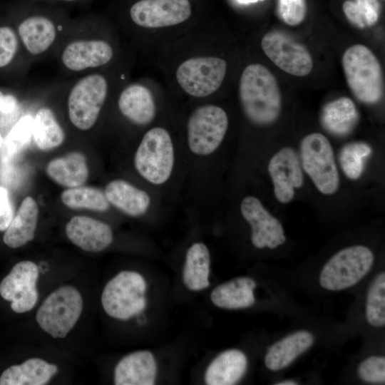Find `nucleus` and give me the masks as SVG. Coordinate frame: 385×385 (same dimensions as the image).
<instances>
[{
    "mask_svg": "<svg viewBox=\"0 0 385 385\" xmlns=\"http://www.w3.org/2000/svg\"><path fill=\"white\" fill-rule=\"evenodd\" d=\"M239 96L243 112L251 123L267 125L279 118L282 98L278 83L263 65L253 63L244 69Z\"/></svg>",
    "mask_w": 385,
    "mask_h": 385,
    "instance_id": "obj_1",
    "label": "nucleus"
},
{
    "mask_svg": "<svg viewBox=\"0 0 385 385\" xmlns=\"http://www.w3.org/2000/svg\"><path fill=\"white\" fill-rule=\"evenodd\" d=\"M176 151L169 132L162 127L148 130L133 157L140 176L153 186L160 187L171 178L175 168Z\"/></svg>",
    "mask_w": 385,
    "mask_h": 385,
    "instance_id": "obj_2",
    "label": "nucleus"
},
{
    "mask_svg": "<svg viewBox=\"0 0 385 385\" xmlns=\"http://www.w3.org/2000/svg\"><path fill=\"white\" fill-rule=\"evenodd\" d=\"M342 62L354 97L368 105L379 102L384 93L382 69L373 52L362 44H355L344 51Z\"/></svg>",
    "mask_w": 385,
    "mask_h": 385,
    "instance_id": "obj_3",
    "label": "nucleus"
},
{
    "mask_svg": "<svg viewBox=\"0 0 385 385\" xmlns=\"http://www.w3.org/2000/svg\"><path fill=\"white\" fill-rule=\"evenodd\" d=\"M24 14L17 28L23 46L31 56L45 53L56 41L65 11L59 6L28 0Z\"/></svg>",
    "mask_w": 385,
    "mask_h": 385,
    "instance_id": "obj_4",
    "label": "nucleus"
},
{
    "mask_svg": "<svg viewBox=\"0 0 385 385\" xmlns=\"http://www.w3.org/2000/svg\"><path fill=\"white\" fill-rule=\"evenodd\" d=\"M83 306L79 291L64 285L45 299L36 312V319L41 329L53 338H64L77 323Z\"/></svg>",
    "mask_w": 385,
    "mask_h": 385,
    "instance_id": "obj_5",
    "label": "nucleus"
},
{
    "mask_svg": "<svg viewBox=\"0 0 385 385\" xmlns=\"http://www.w3.org/2000/svg\"><path fill=\"white\" fill-rule=\"evenodd\" d=\"M299 158L302 169L322 194L335 193L339 186V175L332 146L322 133H312L300 143Z\"/></svg>",
    "mask_w": 385,
    "mask_h": 385,
    "instance_id": "obj_6",
    "label": "nucleus"
},
{
    "mask_svg": "<svg viewBox=\"0 0 385 385\" xmlns=\"http://www.w3.org/2000/svg\"><path fill=\"white\" fill-rule=\"evenodd\" d=\"M146 282L141 274L123 271L110 279L103 288L101 304L110 317L127 320L145 307Z\"/></svg>",
    "mask_w": 385,
    "mask_h": 385,
    "instance_id": "obj_7",
    "label": "nucleus"
},
{
    "mask_svg": "<svg viewBox=\"0 0 385 385\" xmlns=\"http://www.w3.org/2000/svg\"><path fill=\"white\" fill-rule=\"evenodd\" d=\"M108 82L101 73H89L71 88L68 114L71 123L81 130L91 129L96 123L108 95Z\"/></svg>",
    "mask_w": 385,
    "mask_h": 385,
    "instance_id": "obj_8",
    "label": "nucleus"
},
{
    "mask_svg": "<svg viewBox=\"0 0 385 385\" xmlns=\"http://www.w3.org/2000/svg\"><path fill=\"white\" fill-rule=\"evenodd\" d=\"M228 128L226 112L215 105L196 108L187 123V144L190 152L199 158L212 155L222 144Z\"/></svg>",
    "mask_w": 385,
    "mask_h": 385,
    "instance_id": "obj_9",
    "label": "nucleus"
},
{
    "mask_svg": "<svg viewBox=\"0 0 385 385\" xmlns=\"http://www.w3.org/2000/svg\"><path fill=\"white\" fill-rule=\"evenodd\" d=\"M374 262L371 250L354 245L336 253L321 271L319 283L328 290L338 291L356 284L370 270Z\"/></svg>",
    "mask_w": 385,
    "mask_h": 385,
    "instance_id": "obj_10",
    "label": "nucleus"
},
{
    "mask_svg": "<svg viewBox=\"0 0 385 385\" xmlns=\"http://www.w3.org/2000/svg\"><path fill=\"white\" fill-rule=\"evenodd\" d=\"M227 71L225 60L214 56L195 57L183 62L177 69L176 78L189 95L202 98L216 91Z\"/></svg>",
    "mask_w": 385,
    "mask_h": 385,
    "instance_id": "obj_11",
    "label": "nucleus"
},
{
    "mask_svg": "<svg viewBox=\"0 0 385 385\" xmlns=\"http://www.w3.org/2000/svg\"><path fill=\"white\" fill-rule=\"evenodd\" d=\"M261 46L266 56L289 74L304 76L312 70L313 61L307 49L283 32L266 34Z\"/></svg>",
    "mask_w": 385,
    "mask_h": 385,
    "instance_id": "obj_12",
    "label": "nucleus"
},
{
    "mask_svg": "<svg viewBox=\"0 0 385 385\" xmlns=\"http://www.w3.org/2000/svg\"><path fill=\"white\" fill-rule=\"evenodd\" d=\"M38 266L32 261L25 260L16 264L1 280L0 295L11 302L14 312L24 313L34 307L38 297Z\"/></svg>",
    "mask_w": 385,
    "mask_h": 385,
    "instance_id": "obj_13",
    "label": "nucleus"
},
{
    "mask_svg": "<svg viewBox=\"0 0 385 385\" xmlns=\"http://www.w3.org/2000/svg\"><path fill=\"white\" fill-rule=\"evenodd\" d=\"M192 13L189 0H138L129 9V16L136 25L148 29L181 24Z\"/></svg>",
    "mask_w": 385,
    "mask_h": 385,
    "instance_id": "obj_14",
    "label": "nucleus"
},
{
    "mask_svg": "<svg viewBox=\"0 0 385 385\" xmlns=\"http://www.w3.org/2000/svg\"><path fill=\"white\" fill-rule=\"evenodd\" d=\"M240 212L251 227V241L255 247L274 249L286 241L279 220L270 214L257 197H245L240 203Z\"/></svg>",
    "mask_w": 385,
    "mask_h": 385,
    "instance_id": "obj_15",
    "label": "nucleus"
},
{
    "mask_svg": "<svg viewBox=\"0 0 385 385\" xmlns=\"http://www.w3.org/2000/svg\"><path fill=\"white\" fill-rule=\"evenodd\" d=\"M267 170L276 199L281 203L289 202L294 198L295 189L304 184L299 155L292 148L284 147L271 158Z\"/></svg>",
    "mask_w": 385,
    "mask_h": 385,
    "instance_id": "obj_16",
    "label": "nucleus"
},
{
    "mask_svg": "<svg viewBox=\"0 0 385 385\" xmlns=\"http://www.w3.org/2000/svg\"><path fill=\"white\" fill-rule=\"evenodd\" d=\"M112 46L98 38H78L67 43L61 53V62L71 72H81L107 64L113 58Z\"/></svg>",
    "mask_w": 385,
    "mask_h": 385,
    "instance_id": "obj_17",
    "label": "nucleus"
},
{
    "mask_svg": "<svg viewBox=\"0 0 385 385\" xmlns=\"http://www.w3.org/2000/svg\"><path fill=\"white\" fill-rule=\"evenodd\" d=\"M68 240L81 250L98 252L113 242V235L106 223L86 216H74L66 225Z\"/></svg>",
    "mask_w": 385,
    "mask_h": 385,
    "instance_id": "obj_18",
    "label": "nucleus"
},
{
    "mask_svg": "<svg viewBox=\"0 0 385 385\" xmlns=\"http://www.w3.org/2000/svg\"><path fill=\"white\" fill-rule=\"evenodd\" d=\"M157 365L153 354L148 351L130 353L121 359L114 369L116 385H153Z\"/></svg>",
    "mask_w": 385,
    "mask_h": 385,
    "instance_id": "obj_19",
    "label": "nucleus"
},
{
    "mask_svg": "<svg viewBox=\"0 0 385 385\" xmlns=\"http://www.w3.org/2000/svg\"><path fill=\"white\" fill-rule=\"evenodd\" d=\"M104 193L110 205L130 217L145 215L152 205V197L147 191L125 180H111Z\"/></svg>",
    "mask_w": 385,
    "mask_h": 385,
    "instance_id": "obj_20",
    "label": "nucleus"
},
{
    "mask_svg": "<svg viewBox=\"0 0 385 385\" xmlns=\"http://www.w3.org/2000/svg\"><path fill=\"white\" fill-rule=\"evenodd\" d=\"M118 106L125 118L138 125L150 124L155 116L153 94L148 88L139 83L130 84L123 90Z\"/></svg>",
    "mask_w": 385,
    "mask_h": 385,
    "instance_id": "obj_21",
    "label": "nucleus"
},
{
    "mask_svg": "<svg viewBox=\"0 0 385 385\" xmlns=\"http://www.w3.org/2000/svg\"><path fill=\"white\" fill-rule=\"evenodd\" d=\"M359 119V115L354 103L347 97H341L327 103L320 115L324 129L338 137L349 135Z\"/></svg>",
    "mask_w": 385,
    "mask_h": 385,
    "instance_id": "obj_22",
    "label": "nucleus"
},
{
    "mask_svg": "<svg viewBox=\"0 0 385 385\" xmlns=\"http://www.w3.org/2000/svg\"><path fill=\"white\" fill-rule=\"evenodd\" d=\"M245 354L237 349L220 354L207 366L205 381L208 385H232L243 376L247 369Z\"/></svg>",
    "mask_w": 385,
    "mask_h": 385,
    "instance_id": "obj_23",
    "label": "nucleus"
},
{
    "mask_svg": "<svg viewBox=\"0 0 385 385\" xmlns=\"http://www.w3.org/2000/svg\"><path fill=\"white\" fill-rule=\"evenodd\" d=\"M58 372V367L40 358L12 365L0 376V385H44Z\"/></svg>",
    "mask_w": 385,
    "mask_h": 385,
    "instance_id": "obj_24",
    "label": "nucleus"
},
{
    "mask_svg": "<svg viewBox=\"0 0 385 385\" xmlns=\"http://www.w3.org/2000/svg\"><path fill=\"white\" fill-rule=\"evenodd\" d=\"M38 216L36 202L25 197L3 236L4 242L11 248H18L31 241L35 236Z\"/></svg>",
    "mask_w": 385,
    "mask_h": 385,
    "instance_id": "obj_25",
    "label": "nucleus"
},
{
    "mask_svg": "<svg viewBox=\"0 0 385 385\" xmlns=\"http://www.w3.org/2000/svg\"><path fill=\"white\" fill-rule=\"evenodd\" d=\"M46 172L55 183L68 188L82 185L89 174L85 155L76 151L51 160Z\"/></svg>",
    "mask_w": 385,
    "mask_h": 385,
    "instance_id": "obj_26",
    "label": "nucleus"
},
{
    "mask_svg": "<svg viewBox=\"0 0 385 385\" xmlns=\"http://www.w3.org/2000/svg\"><path fill=\"white\" fill-rule=\"evenodd\" d=\"M314 342V336L307 331L294 332L273 344L265 358L266 366L272 371L282 369L307 350Z\"/></svg>",
    "mask_w": 385,
    "mask_h": 385,
    "instance_id": "obj_27",
    "label": "nucleus"
},
{
    "mask_svg": "<svg viewBox=\"0 0 385 385\" xmlns=\"http://www.w3.org/2000/svg\"><path fill=\"white\" fill-rule=\"evenodd\" d=\"M256 285L250 277L237 278L216 287L210 294V299L220 308H247L255 302L253 289Z\"/></svg>",
    "mask_w": 385,
    "mask_h": 385,
    "instance_id": "obj_28",
    "label": "nucleus"
},
{
    "mask_svg": "<svg viewBox=\"0 0 385 385\" xmlns=\"http://www.w3.org/2000/svg\"><path fill=\"white\" fill-rule=\"evenodd\" d=\"M210 256L205 244L193 243L187 250L183 271L185 285L192 291H200L210 285Z\"/></svg>",
    "mask_w": 385,
    "mask_h": 385,
    "instance_id": "obj_29",
    "label": "nucleus"
},
{
    "mask_svg": "<svg viewBox=\"0 0 385 385\" xmlns=\"http://www.w3.org/2000/svg\"><path fill=\"white\" fill-rule=\"evenodd\" d=\"M32 139L37 148L43 151L63 143L64 131L49 108H39L32 118Z\"/></svg>",
    "mask_w": 385,
    "mask_h": 385,
    "instance_id": "obj_30",
    "label": "nucleus"
},
{
    "mask_svg": "<svg viewBox=\"0 0 385 385\" xmlns=\"http://www.w3.org/2000/svg\"><path fill=\"white\" fill-rule=\"evenodd\" d=\"M62 202L71 209L105 212L110 206L104 191L92 187L69 188L61 195Z\"/></svg>",
    "mask_w": 385,
    "mask_h": 385,
    "instance_id": "obj_31",
    "label": "nucleus"
},
{
    "mask_svg": "<svg viewBox=\"0 0 385 385\" xmlns=\"http://www.w3.org/2000/svg\"><path fill=\"white\" fill-rule=\"evenodd\" d=\"M342 9L349 22L361 29L375 25L381 13L378 0H346Z\"/></svg>",
    "mask_w": 385,
    "mask_h": 385,
    "instance_id": "obj_32",
    "label": "nucleus"
},
{
    "mask_svg": "<svg viewBox=\"0 0 385 385\" xmlns=\"http://www.w3.org/2000/svg\"><path fill=\"white\" fill-rule=\"evenodd\" d=\"M371 152V148L364 142L344 145L339 152V161L344 175L351 180L359 178L364 172L365 160Z\"/></svg>",
    "mask_w": 385,
    "mask_h": 385,
    "instance_id": "obj_33",
    "label": "nucleus"
},
{
    "mask_svg": "<svg viewBox=\"0 0 385 385\" xmlns=\"http://www.w3.org/2000/svg\"><path fill=\"white\" fill-rule=\"evenodd\" d=\"M366 316L374 327L385 324V274L379 273L372 282L367 294Z\"/></svg>",
    "mask_w": 385,
    "mask_h": 385,
    "instance_id": "obj_34",
    "label": "nucleus"
},
{
    "mask_svg": "<svg viewBox=\"0 0 385 385\" xmlns=\"http://www.w3.org/2000/svg\"><path fill=\"white\" fill-rule=\"evenodd\" d=\"M32 118L30 116L22 118L6 136L1 146L4 161L12 160L30 142L32 138Z\"/></svg>",
    "mask_w": 385,
    "mask_h": 385,
    "instance_id": "obj_35",
    "label": "nucleus"
},
{
    "mask_svg": "<svg viewBox=\"0 0 385 385\" xmlns=\"http://www.w3.org/2000/svg\"><path fill=\"white\" fill-rule=\"evenodd\" d=\"M358 374L361 379L366 382L384 383L385 358L371 356L364 359L358 367Z\"/></svg>",
    "mask_w": 385,
    "mask_h": 385,
    "instance_id": "obj_36",
    "label": "nucleus"
},
{
    "mask_svg": "<svg viewBox=\"0 0 385 385\" xmlns=\"http://www.w3.org/2000/svg\"><path fill=\"white\" fill-rule=\"evenodd\" d=\"M278 12L281 19L288 25L296 26L302 23L307 14L305 0H279Z\"/></svg>",
    "mask_w": 385,
    "mask_h": 385,
    "instance_id": "obj_37",
    "label": "nucleus"
},
{
    "mask_svg": "<svg viewBox=\"0 0 385 385\" xmlns=\"http://www.w3.org/2000/svg\"><path fill=\"white\" fill-rule=\"evenodd\" d=\"M19 47V38L15 31L8 26H0V68L9 65L15 57Z\"/></svg>",
    "mask_w": 385,
    "mask_h": 385,
    "instance_id": "obj_38",
    "label": "nucleus"
},
{
    "mask_svg": "<svg viewBox=\"0 0 385 385\" xmlns=\"http://www.w3.org/2000/svg\"><path fill=\"white\" fill-rule=\"evenodd\" d=\"M14 217L9 192L0 186V231H5Z\"/></svg>",
    "mask_w": 385,
    "mask_h": 385,
    "instance_id": "obj_39",
    "label": "nucleus"
},
{
    "mask_svg": "<svg viewBox=\"0 0 385 385\" xmlns=\"http://www.w3.org/2000/svg\"><path fill=\"white\" fill-rule=\"evenodd\" d=\"M35 2L58 6L60 4H76L87 1L88 0H29Z\"/></svg>",
    "mask_w": 385,
    "mask_h": 385,
    "instance_id": "obj_40",
    "label": "nucleus"
},
{
    "mask_svg": "<svg viewBox=\"0 0 385 385\" xmlns=\"http://www.w3.org/2000/svg\"><path fill=\"white\" fill-rule=\"evenodd\" d=\"M6 95L4 94V93H2L0 91V113L2 112L3 108H4V103H5V100H6Z\"/></svg>",
    "mask_w": 385,
    "mask_h": 385,
    "instance_id": "obj_41",
    "label": "nucleus"
},
{
    "mask_svg": "<svg viewBox=\"0 0 385 385\" xmlns=\"http://www.w3.org/2000/svg\"><path fill=\"white\" fill-rule=\"evenodd\" d=\"M296 384H298L296 381H291V380L279 381L275 384V385H296Z\"/></svg>",
    "mask_w": 385,
    "mask_h": 385,
    "instance_id": "obj_42",
    "label": "nucleus"
},
{
    "mask_svg": "<svg viewBox=\"0 0 385 385\" xmlns=\"http://www.w3.org/2000/svg\"><path fill=\"white\" fill-rule=\"evenodd\" d=\"M239 3L243 4H248L251 3H255L260 0H237Z\"/></svg>",
    "mask_w": 385,
    "mask_h": 385,
    "instance_id": "obj_43",
    "label": "nucleus"
},
{
    "mask_svg": "<svg viewBox=\"0 0 385 385\" xmlns=\"http://www.w3.org/2000/svg\"><path fill=\"white\" fill-rule=\"evenodd\" d=\"M2 144H3V139L0 134V149L1 148Z\"/></svg>",
    "mask_w": 385,
    "mask_h": 385,
    "instance_id": "obj_44",
    "label": "nucleus"
}]
</instances>
